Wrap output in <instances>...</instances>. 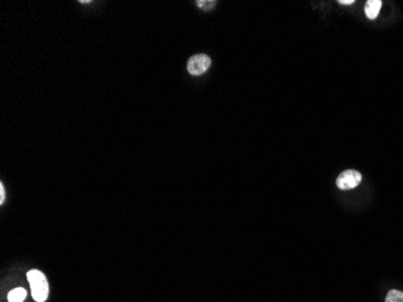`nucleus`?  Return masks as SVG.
Segmentation results:
<instances>
[{
  "label": "nucleus",
  "instance_id": "obj_4",
  "mask_svg": "<svg viewBox=\"0 0 403 302\" xmlns=\"http://www.w3.org/2000/svg\"><path fill=\"white\" fill-rule=\"evenodd\" d=\"M382 0H368L365 5V13L369 19H375L378 17L379 11L382 9Z\"/></svg>",
  "mask_w": 403,
  "mask_h": 302
},
{
  "label": "nucleus",
  "instance_id": "obj_1",
  "mask_svg": "<svg viewBox=\"0 0 403 302\" xmlns=\"http://www.w3.org/2000/svg\"><path fill=\"white\" fill-rule=\"evenodd\" d=\"M27 278L32 289L33 298L36 302H45L49 297V283L45 274L39 270H30L27 273Z\"/></svg>",
  "mask_w": 403,
  "mask_h": 302
},
{
  "label": "nucleus",
  "instance_id": "obj_7",
  "mask_svg": "<svg viewBox=\"0 0 403 302\" xmlns=\"http://www.w3.org/2000/svg\"><path fill=\"white\" fill-rule=\"evenodd\" d=\"M215 4H216V2H204V0H199V2H197V6L200 9H204V10H210L213 9Z\"/></svg>",
  "mask_w": 403,
  "mask_h": 302
},
{
  "label": "nucleus",
  "instance_id": "obj_5",
  "mask_svg": "<svg viewBox=\"0 0 403 302\" xmlns=\"http://www.w3.org/2000/svg\"><path fill=\"white\" fill-rule=\"evenodd\" d=\"M27 297V291L23 288H16L11 290L8 295L9 302H23Z\"/></svg>",
  "mask_w": 403,
  "mask_h": 302
},
{
  "label": "nucleus",
  "instance_id": "obj_2",
  "mask_svg": "<svg viewBox=\"0 0 403 302\" xmlns=\"http://www.w3.org/2000/svg\"><path fill=\"white\" fill-rule=\"evenodd\" d=\"M210 57L206 55V53H198V55H194L189 59V62H187V70H189L191 75L198 76L206 73L207 70L210 68Z\"/></svg>",
  "mask_w": 403,
  "mask_h": 302
},
{
  "label": "nucleus",
  "instance_id": "obj_9",
  "mask_svg": "<svg viewBox=\"0 0 403 302\" xmlns=\"http://www.w3.org/2000/svg\"><path fill=\"white\" fill-rule=\"evenodd\" d=\"M338 3L342 5H351V4H354L355 0H339Z\"/></svg>",
  "mask_w": 403,
  "mask_h": 302
},
{
  "label": "nucleus",
  "instance_id": "obj_8",
  "mask_svg": "<svg viewBox=\"0 0 403 302\" xmlns=\"http://www.w3.org/2000/svg\"><path fill=\"white\" fill-rule=\"evenodd\" d=\"M5 197H6V193H5L4 185H3V184H0V203L2 204L5 202Z\"/></svg>",
  "mask_w": 403,
  "mask_h": 302
},
{
  "label": "nucleus",
  "instance_id": "obj_3",
  "mask_svg": "<svg viewBox=\"0 0 403 302\" xmlns=\"http://www.w3.org/2000/svg\"><path fill=\"white\" fill-rule=\"evenodd\" d=\"M361 180L362 176L360 172L355 169H348L339 174L337 178V186L341 190H351L355 189L361 183Z\"/></svg>",
  "mask_w": 403,
  "mask_h": 302
},
{
  "label": "nucleus",
  "instance_id": "obj_6",
  "mask_svg": "<svg viewBox=\"0 0 403 302\" xmlns=\"http://www.w3.org/2000/svg\"><path fill=\"white\" fill-rule=\"evenodd\" d=\"M385 302H403V293L399 290H390L385 298Z\"/></svg>",
  "mask_w": 403,
  "mask_h": 302
}]
</instances>
